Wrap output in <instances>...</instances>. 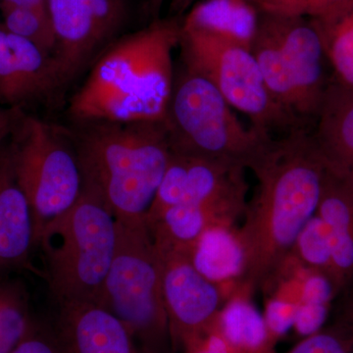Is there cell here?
Wrapping results in <instances>:
<instances>
[{"label": "cell", "mask_w": 353, "mask_h": 353, "mask_svg": "<svg viewBox=\"0 0 353 353\" xmlns=\"http://www.w3.org/2000/svg\"><path fill=\"white\" fill-rule=\"evenodd\" d=\"M10 150L16 178L31 206L36 246L43 228L80 199L82 171L70 134L37 118L23 121Z\"/></svg>", "instance_id": "obj_8"}, {"label": "cell", "mask_w": 353, "mask_h": 353, "mask_svg": "<svg viewBox=\"0 0 353 353\" xmlns=\"http://www.w3.org/2000/svg\"><path fill=\"white\" fill-rule=\"evenodd\" d=\"M296 304L275 296L265 299L264 321L271 338L277 343L290 328H294Z\"/></svg>", "instance_id": "obj_28"}, {"label": "cell", "mask_w": 353, "mask_h": 353, "mask_svg": "<svg viewBox=\"0 0 353 353\" xmlns=\"http://www.w3.org/2000/svg\"><path fill=\"white\" fill-rule=\"evenodd\" d=\"M117 243L118 220L101 197L83 185L75 205L46 225L36 241L58 304H99Z\"/></svg>", "instance_id": "obj_4"}, {"label": "cell", "mask_w": 353, "mask_h": 353, "mask_svg": "<svg viewBox=\"0 0 353 353\" xmlns=\"http://www.w3.org/2000/svg\"><path fill=\"white\" fill-rule=\"evenodd\" d=\"M252 294L248 285L239 283L208 333L217 334L229 353H277V343L271 338L263 315L253 303Z\"/></svg>", "instance_id": "obj_19"}, {"label": "cell", "mask_w": 353, "mask_h": 353, "mask_svg": "<svg viewBox=\"0 0 353 353\" xmlns=\"http://www.w3.org/2000/svg\"><path fill=\"white\" fill-rule=\"evenodd\" d=\"M259 21V8L248 0H203L190 8L181 28L252 50Z\"/></svg>", "instance_id": "obj_21"}, {"label": "cell", "mask_w": 353, "mask_h": 353, "mask_svg": "<svg viewBox=\"0 0 353 353\" xmlns=\"http://www.w3.org/2000/svg\"><path fill=\"white\" fill-rule=\"evenodd\" d=\"M309 20L321 39L333 78L353 88V1Z\"/></svg>", "instance_id": "obj_22"}, {"label": "cell", "mask_w": 353, "mask_h": 353, "mask_svg": "<svg viewBox=\"0 0 353 353\" xmlns=\"http://www.w3.org/2000/svg\"><path fill=\"white\" fill-rule=\"evenodd\" d=\"M6 3L22 7H48V0H6Z\"/></svg>", "instance_id": "obj_33"}, {"label": "cell", "mask_w": 353, "mask_h": 353, "mask_svg": "<svg viewBox=\"0 0 353 353\" xmlns=\"http://www.w3.org/2000/svg\"><path fill=\"white\" fill-rule=\"evenodd\" d=\"M190 257L194 268L224 290L227 299L245 272V250L236 226L209 228L190 248Z\"/></svg>", "instance_id": "obj_20"}, {"label": "cell", "mask_w": 353, "mask_h": 353, "mask_svg": "<svg viewBox=\"0 0 353 353\" xmlns=\"http://www.w3.org/2000/svg\"><path fill=\"white\" fill-rule=\"evenodd\" d=\"M16 115L13 111L0 108V143L13 131Z\"/></svg>", "instance_id": "obj_31"}, {"label": "cell", "mask_w": 353, "mask_h": 353, "mask_svg": "<svg viewBox=\"0 0 353 353\" xmlns=\"http://www.w3.org/2000/svg\"><path fill=\"white\" fill-rule=\"evenodd\" d=\"M155 248L161 263L162 292L174 350L185 352L206 336L227 296L194 268L189 252Z\"/></svg>", "instance_id": "obj_10"}, {"label": "cell", "mask_w": 353, "mask_h": 353, "mask_svg": "<svg viewBox=\"0 0 353 353\" xmlns=\"http://www.w3.org/2000/svg\"><path fill=\"white\" fill-rule=\"evenodd\" d=\"M179 46L183 66L210 81L232 108L250 118L252 126L271 136L307 128L274 101L250 48L182 28Z\"/></svg>", "instance_id": "obj_9"}, {"label": "cell", "mask_w": 353, "mask_h": 353, "mask_svg": "<svg viewBox=\"0 0 353 353\" xmlns=\"http://www.w3.org/2000/svg\"><path fill=\"white\" fill-rule=\"evenodd\" d=\"M246 203V196H234L172 206L146 224L155 245L190 252L209 228L236 226V221L245 213Z\"/></svg>", "instance_id": "obj_16"}, {"label": "cell", "mask_w": 353, "mask_h": 353, "mask_svg": "<svg viewBox=\"0 0 353 353\" xmlns=\"http://www.w3.org/2000/svg\"><path fill=\"white\" fill-rule=\"evenodd\" d=\"M62 85L54 58L0 27V102L17 106Z\"/></svg>", "instance_id": "obj_13"}, {"label": "cell", "mask_w": 353, "mask_h": 353, "mask_svg": "<svg viewBox=\"0 0 353 353\" xmlns=\"http://www.w3.org/2000/svg\"><path fill=\"white\" fill-rule=\"evenodd\" d=\"M290 254L309 270L319 272L330 278L331 236L326 223L320 216L315 214L306 223Z\"/></svg>", "instance_id": "obj_25"}, {"label": "cell", "mask_w": 353, "mask_h": 353, "mask_svg": "<svg viewBox=\"0 0 353 353\" xmlns=\"http://www.w3.org/2000/svg\"><path fill=\"white\" fill-rule=\"evenodd\" d=\"M316 214L331 236L330 280L336 296L353 285V192L327 171Z\"/></svg>", "instance_id": "obj_18"}, {"label": "cell", "mask_w": 353, "mask_h": 353, "mask_svg": "<svg viewBox=\"0 0 353 353\" xmlns=\"http://www.w3.org/2000/svg\"><path fill=\"white\" fill-rule=\"evenodd\" d=\"M164 124L172 152L234 162L246 169L273 138L245 126L215 85L185 66L174 81Z\"/></svg>", "instance_id": "obj_7"}, {"label": "cell", "mask_w": 353, "mask_h": 353, "mask_svg": "<svg viewBox=\"0 0 353 353\" xmlns=\"http://www.w3.org/2000/svg\"><path fill=\"white\" fill-rule=\"evenodd\" d=\"M71 137L83 185L116 219L146 221L171 155L164 123L97 122Z\"/></svg>", "instance_id": "obj_3"}, {"label": "cell", "mask_w": 353, "mask_h": 353, "mask_svg": "<svg viewBox=\"0 0 353 353\" xmlns=\"http://www.w3.org/2000/svg\"><path fill=\"white\" fill-rule=\"evenodd\" d=\"M246 170L245 166L234 162L171 150L163 179L146 215V222L172 206L248 196Z\"/></svg>", "instance_id": "obj_12"}, {"label": "cell", "mask_w": 353, "mask_h": 353, "mask_svg": "<svg viewBox=\"0 0 353 353\" xmlns=\"http://www.w3.org/2000/svg\"><path fill=\"white\" fill-rule=\"evenodd\" d=\"M287 353H353V328L340 323L305 336Z\"/></svg>", "instance_id": "obj_26"}, {"label": "cell", "mask_w": 353, "mask_h": 353, "mask_svg": "<svg viewBox=\"0 0 353 353\" xmlns=\"http://www.w3.org/2000/svg\"><path fill=\"white\" fill-rule=\"evenodd\" d=\"M252 52L276 103L303 126L315 122L332 78L312 22L259 11Z\"/></svg>", "instance_id": "obj_5"}, {"label": "cell", "mask_w": 353, "mask_h": 353, "mask_svg": "<svg viewBox=\"0 0 353 353\" xmlns=\"http://www.w3.org/2000/svg\"><path fill=\"white\" fill-rule=\"evenodd\" d=\"M330 305L310 303L297 305L294 328L301 336H308L319 332L326 322Z\"/></svg>", "instance_id": "obj_29"}, {"label": "cell", "mask_w": 353, "mask_h": 353, "mask_svg": "<svg viewBox=\"0 0 353 353\" xmlns=\"http://www.w3.org/2000/svg\"><path fill=\"white\" fill-rule=\"evenodd\" d=\"M143 353H175L162 292L161 263L146 221H118V243L101 299Z\"/></svg>", "instance_id": "obj_6"}, {"label": "cell", "mask_w": 353, "mask_h": 353, "mask_svg": "<svg viewBox=\"0 0 353 353\" xmlns=\"http://www.w3.org/2000/svg\"><path fill=\"white\" fill-rule=\"evenodd\" d=\"M347 290L350 292V294L347 296V303L345 304V320L343 323L353 328V285L345 292H347Z\"/></svg>", "instance_id": "obj_32"}, {"label": "cell", "mask_w": 353, "mask_h": 353, "mask_svg": "<svg viewBox=\"0 0 353 353\" xmlns=\"http://www.w3.org/2000/svg\"><path fill=\"white\" fill-rule=\"evenodd\" d=\"M11 353H61L53 330H43L32 324L25 338Z\"/></svg>", "instance_id": "obj_30"}, {"label": "cell", "mask_w": 353, "mask_h": 353, "mask_svg": "<svg viewBox=\"0 0 353 353\" xmlns=\"http://www.w3.org/2000/svg\"><path fill=\"white\" fill-rule=\"evenodd\" d=\"M194 2V0H171V10L180 15L190 9Z\"/></svg>", "instance_id": "obj_34"}, {"label": "cell", "mask_w": 353, "mask_h": 353, "mask_svg": "<svg viewBox=\"0 0 353 353\" xmlns=\"http://www.w3.org/2000/svg\"><path fill=\"white\" fill-rule=\"evenodd\" d=\"M312 136L326 171L353 192V88L333 76Z\"/></svg>", "instance_id": "obj_15"}, {"label": "cell", "mask_w": 353, "mask_h": 353, "mask_svg": "<svg viewBox=\"0 0 353 353\" xmlns=\"http://www.w3.org/2000/svg\"><path fill=\"white\" fill-rule=\"evenodd\" d=\"M248 1L252 2V3H253V4H254V1H255V0H248Z\"/></svg>", "instance_id": "obj_36"}, {"label": "cell", "mask_w": 353, "mask_h": 353, "mask_svg": "<svg viewBox=\"0 0 353 353\" xmlns=\"http://www.w3.org/2000/svg\"><path fill=\"white\" fill-rule=\"evenodd\" d=\"M250 170L256 187L238 232L245 256L241 283L254 292L277 275L317 212L326 168L312 132L299 128L272 138Z\"/></svg>", "instance_id": "obj_1"}, {"label": "cell", "mask_w": 353, "mask_h": 353, "mask_svg": "<svg viewBox=\"0 0 353 353\" xmlns=\"http://www.w3.org/2000/svg\"><path fill=\"white\" fill-rule=\"evenodd\" d=\"M352 1L353 0H255L254 6L261 12L313 19Z\"/></svg>", "instance_id": "obj_27"}, {"label": "cell", "mask_w": 353, "mask_h": 353, "mask_svg": "<svg viewBox=\"0 0 353 353\" xmlns=\"http://www.w3.org/2000/svg\"><path fill=\"white\" fill-rule=\"evenodd\" d=\"M164 0H148L150 2V6H152V10L154 12H157L159 10L160 7H161L162 3H163Z\"/></svg>", "instance_id": "obj_35"}, {"label": "cell", "mask_w": 353, "mask_h": 353, "mask_svg": "<svg viewBox=\"0 0 353 353\" xmlns=\"http://www.w3.org/2000/svg\"><path fill=\"white\" fill-rule=\"evenodd\" d=\"M181 25L157 20L110 43L70 104L81 123H164L173 92V51Z\"/></svg>", "instance_id": "obj_2"}, {"label": "cell", "mask_w": 353, "mask_h": 353, "mask_svg": "<svg viewBox=\"0 0 353 353\" xmlns=\"http://www.w3.org/2000/svg\"><path fill=\"white\" fill-rule=\"evenodd\" d=\"M34 248L31 206L14 171L11 150L0 154V273L38 272L31 264Z\"/></svg>", "instance_id": "obj_17"}, {"label": "cell", "mask_w": 353, "mask_h": 353, "mask_svg": "<svg viewBox=\"0 0 353 353\" xmlns=\"http://www.w3.org/2000/svg\"><path fill=\"white\" fill-rule=\"evenodd\" d=\"M4 29L28 39L53 57L55 34L48 7H22L6 3Z\"/></svg>", "instance_id": "obj_24"}, {"label": "cell", "mask_w": 353, "mask_h": 353, "mask_svg": "<svg viewBox=\"0 0 353 353\" xmlns=\"http://www.w3.org/2000/svg\"><path fill=\"white\" fill-rule=\"evenodd\" d=\"M32 324L24 285L0 277V353L12 352Z\"/></svg>", "instance_id": "obj_23"}, {"label": "cell", "mask_w": 353, "mask_h": 353, "mask_svg": "<svg viewBox=\"0 0 353 353\" xmlns=\"http://www.w3.org/2000/svg\"><path fill=\"white\" fill-rule=\"evenodd\" d=\"M53 332L61 353H143L126 327L95 303H59Z\"/></svg>", "instance_id": "obj_14"}, {"label": "cell", "mask_w": 353, "mask_h": 353, "mask_svg": "<svg viewBox=\"0 0 353 353\" xmlns=\"http://www.w3.org/2000/svg\"><path fill=\"white\" fill-rule=\"evenodd\" d=\"M48 9L63 85L105 50L123 24L125 7L121 0H48Z\"/></svg>", "instance_id": "obj_11"}]
</instances>
